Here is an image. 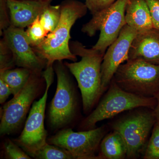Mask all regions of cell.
I'll use <instances>...</instances> for the list:
<instances>
[{
    "label": "cell",
    "mask_w": 159,
    "mask_h": 159,
    "mask_svg": "<svg viewBox=\"0 0 159 159\" xmlns=\"http://www.w3.org/2000/svg\"><path fill=\"white\" fill-rule=\"evenodd\" d=\"M125 17L126 25L138 32L153 28L150 11L145 0H128Z\"/></svg>",
    "instance_id": "9a60e30c"
},
{
    "label": "cell",
    "mask_w": 159,
    "mask_h": 159,
    "mask_svg": "<svg viewBox=\"0 0 159 159\" xmlns=\"http://www.w3.org/2000/svg\"><path fill=\"white\" fill-rule=\"evenodd\" d=\"M128 0H116L107 9L93 15L83 25L81 31L89 37L100 31L99 39L93 48L105 54L110 46L117 39L126 25L125 10Z\"/></svg>",
    "instance_id": "8992f818"
},
{
    "label": "cell",
    "mask_w": 159,
    "mask_h": 159,
    "mask_svg": "<svg viewBox=\"0 0 159 159\" xmlns=\"http://www.w3.org/2000/svg\"><path fill=\"white\" fill-rule=\"evenodd\" d=\"M11 25L7 0H0V34Z\"/></svg>",
    "instance_id": "d4e9b609"
},
{
    "label": "cell",
    "mask_w": 159,
    "mask_h": 159,
    "mask_svg": "<svg viewBox=\"0 0 159 159\" xmlns=\"http://www.w3.org/2000/svg\"><path fill=\"white\" fill-rule=\"evenodd\" d=\"M138 31L127 25L124 26L119 36L106 51L101 67L102 93L108 89L119 66L129 59V53Z\"/></svg>",
    "instance_id": "8fae6325"
},
{
    "label": "cell",
    "mask_w": 159,
    "mask_h": 159,
    "mask_svg": "<svg viewBox=\"0 0 159 159\" xmlns=\"http://www.w3.org/2000/svg\"><path fill=\"white\" fill-rule=\"evenodd\" d=\"M60 5L52 6L50 4L39 16L41 24L46 31L49 33L54 31L60 20Z\"/></svg>",
    "instance_id": "d6986e66"
},
{
    "label": "cell",
    "mask_w": 159,
    "mask_h": 159,
    "mask_svg": "<svg viewBox=\"0 0 159 159\" xmlns=\"http://www.w3.org/2000/svg\"><path fill=\"white\" fill-rule=\"evenodd\" d=\"M101 159H122L127 155V147L121 135L116 131L104 137L100 143Z\"/></svg>",
    "instance_id": "2e32d148"
},
{
    "label": "cell",
    "mask_w": 159,
    "mask_h": 159,
    "mask_svg": "<svg viewBox=\"0 0 159 159\" xmlns=\"http://www.w3.org/2000/svg\"><path fill=\"white\" fill-rule=\"evenodd\" d=\"M32 72L29 69L18 67L0 71V79L9 85L15 96L25 85Z\"/></svg>",
    "instance_id": "e0dca14e"
},
{
    "label": "cell",
    "mask_w": 159,
    "mask_h": 159,
    "mask_svg": "<svg viewBox=\"0 0 159 159\" xmlns=\"http://www.w3.org/2000/svg\"><path fill=\"white\" fill-rule=\"evenodd\" d=\"M42 72H32L23 89L3 106L0 124L1 136L14 133L22 126L31 105L44 85Z\"/></svg>",
    "instance_id": "5b68a950"
},
{
    "label": "cell",
    "mask_w": 159,
    "mask_h": 159,
    "mask_svg": "<svg viewBox=\"0 0 159 159\" xmlns=\"http://www.w3.org/2000/svg\"><path fill=\"white\" fill-rule=\"evenodd\" d=\"M116 0H86L85 5L92 15L107 9Z\"/></svg>",
    "instance_id": "cb8c5ba5"
},
{
    "label": "cell",
    "mask_w": 159,
    "mask_h": 159,
    "mask_svg": "<svg viewBox=\"0 0 159 159\" xmlns=\"http://www.w3.org/2000/svg\"><path fill=\"white\" fill-rule=\"evenodd\" d=\"M60 6V20L56 29L39 45L32 48L47 61V66H54V62L63 60L77 61V56L70 48V31L77 20L86 14L88 9L85 4L77 0H65Z\"/></svg>",
    "instance_id": "6da1fadb"
},
{
    "label": "cell",
    "mask_w": 159,
    "mask_h": 159,
    "mask_svg": "<svg viewBox=\"0 0 159 159\" xmlns=\"http://www.w3.org/2000/svg\"><path fill=\"white\" fill-rule=\"evenodd\" d=\"M12 94L11 89L9 85L0 79V103H5L9 96Z\"/></svg>",
    "instance_id": "4316f807"
},
{
    "label": "cell",
    "mask_w": 159,
    "mask_h": 159,
    "mask_svg": "<svg viewBox=\"0 0 159 159\" xmlns=\"http://www.w3.org/2000/svg\"><path fill=\"white\" fill-rule=\"evenodd\" d=\"M156 122L152 111H140L119 119L112 125L125 141L129 158H135L145 149L151 130Z\"/></svg>",
    "instance_id": "9c48e42d"
},
{
    "label": "cell",
    "mask_w": 159,
    "mask_h": 159,
    "mask_svg": "<svg viewBox=\"0 0 159 159\" xmlns=\"http://www.w3.org/2000/svg\"><path fill=\"white\" fill-rule=\"evenodd\" d=\"M73 54L81 57L79 61L64 64L75 77L82 96L85 113L92 109L103 94L101 86V67L104 54L95 49L87 48L78 41H71Z\"/></svg>",
    "instance_id": "7a4b0ae2"
},
{
    "label": "cell",
    "mask_w": 159,
    "mask_h": 159,
    "mask_svg": "<svg viewBox=\"0 0 159 159\" xmlns=\"http://www.w3.org/2000/svg\"><path fill=\"white\" fill-rule=\"evenodd\" d=\"M27 28L26 36L32 48L39 45L49 34L41 24L39 16Z\"/></svg>",
    "instance_id": "ffe728a7"
},
{
    "label": "cell",
    "mask_w": 159,
    "mask_h": 159,
    "mask_svg": "<svg viewBox=\"0 0 159 159\" xmlns=\"http://www.w3.org/2000/svg\"><path fill=\"white\" fill-rule=\"evenodd\" d=\"M112 80L130 93L154 97L159 93V65L141 59H129L119 66Z\"/></svg>",
    "instance_id": "277c9868"
},
{
    "label": "cell",
    "mask_w": 159,
    "mask_h": 159,
    "mask_svg": "<svg viewBox=\"0 0 159 159\" xmlns=\"http://www.w3.org/2000/svg\"><path fill=\"white\" fill-rule=\"evenodd\" d=\"M157 103L155 97H142L130 93L120 88L112 80L104 97L97 108L81 122L80 127L84 130L93 129L97 122L136 108L146 107L153 110Z\"/></svg>",
    "instance_id": "3957f363"
},
{
    "label": "cell",
    "mask_w": 159,
    "mask_h": 159,
    "mask_svg": "<svg viewBox=\"0 0 159 159\" xmlns=\"http://www.w3.org/2000/svg\"><path fill=\"white\" fill-rule=\"evenodd\" d=\"M148 5L153 28L159 30V0H145Z\"/></svg>",
    "instance_id": "484cf974"
},
{
    "label": "cell",
    "mask_w": 159,
    "mask_h": 159,
    "mask_svg": "<svg viewBox=\"0 0 159 159\" xmlns=\"http://www.w3.org/2000/svg\"><path fill=\"white\" fill-rule=\"evenodd\" d=\"M141 59L159 65V30L152 28L138 32L131 46L129 59Z\"/></svg>",
    "instance_id": "4fadbf2b"
},
{
    "label": "cell",
    "mask_w": 159,
    "mask_h": 159,
    "mask_svg": "<svg viewBox=\"0 0 159 159\" xmlns=\"http://www.w3.org/2000/svg\"><path fill=\"white\" fill-rule=\"evenodd\" d=\"M31 157L36 159H74L68 151L48 142Z\"/></svg>",
    "instance_id": "ac0fdd59"
},
{
    "label": "cell",
    "mask_w": 159,
    "mask_h": 159,
    "mask_svg": "<svg viewBox=\"0 0 159 159\" xmlns=\"http://www.w3.org/2000/svg\"><path fill=\"white\" fill-rule=\"evenodd\" d=\"M15 66L12 52L2 38L0 41V71L14 68Z\"/></svg>",
    "instance_id": "603a6c76"
},
{
    "label": "cell",
    "mask_w": 159,
    "mask_h": 159,
    "mask_svg": "<svg viewBox=\"0 0 159 159\" xmlns=\"http://www.w3.org/2000/svg\"><path fill=\"white\" fill-rule=\"evenodd\" d=\"M144 154V159H159V125L156 122Z\"/></svg>",
    "instance_id": "7402d4cb"
},
{
    "label": "cell",
    "mask_w": 159,
    "mask_h": 159,
    "mask_svg": "<svg viewBox=\"0 0 159 159\" xmlns=\"http://www.w3.org/2000/svg\"><path fill=\"white\" fill-rule=\"evenodd\" d=\"M29 1H41V2H52V0H29Z\"/></svg>",
    "instance_id": "f1b7e54d"
},
{
    "label": "cell",
    "mask_w": 159,
    "mask_h": 159,
    "mask_svg": "<svg viewBox=\"0 0 159 159\" xmlns=\"http://www.w3.org/2000/svg\"><path fill=\"white\" fill-rule=\"evenodd\" d=\"M11 25L24 29L39 16L51 2L7 0Z\"/></svg>",
    "instance_id": "5bb4252c"
},
{
    "label": "cell",
    "mask_w": 159,
    "mask_h": 159,
    "mask_svg": "<svg viewBox=\"0 0 159 159\" xmlns=\"http://www.w3.org/2000/svg\"><path fill=\"white\" fill-rule=\"evenodd\" d=\"M104 126L82 131L64 129L47 139V142L68 151L74 159H101L97 154L105 136Z\"/></svg>",
    "instance_id": "30bf717a"
},
{
    "label": "cell",
    "mask_w": 159,
    "mask_h": 159,
    "mask_svg": "<svg viewBox=\"0 0 159 159\" xmlns=\"http://www.w3.org/2000/svg\"><path fill=\"white\" fill-rule=\"evenodd\" d=\"M5 158L8 159H30L31 157L14 141L5 140L3 146Z\"/></svg>",
    "instance_id": "44dd1931"
},
{
    "label": "cell",
    "mask_w": 159,
    "mask_h": 159,
    "mask_svg": "<svg viewBox=\"0 0 159 159\" xmlns=\"http://www.w3.org/2000/svg\"><path fill=\"white\" fill-rule=\"evenodd\" d=\"M3 38L12 52L15 65L32 72H43L47 61L36 54L24 29L10 25L3 32Z\"/></svg>",
    "instance_id": "7c38bea8"
},
{
    "label": "cell",
    "mask_w": 159,
    "mask_h": 159,
    "mask_svg": "<svg viewBox=\"0 0 159 159\" xmlns=\"http://www.w3.org/2000/svg\"><path fill=\"white\" fill-rule=\"evenodd\" d=\"M57 78V85L49 112V123L52 130L64 128L76 116L77 102L74 84L67 68L61 61L54 66Z\"/></svg>",
    "instance_id": "52a82bcc"
},
{
    "label": "cell",
    "mask_w": 159,
    "mask_h": 159,
    "mask_svg": "<svg viewBox=\"0 0 159 159\" xmlns=\"http://www.w3.org/2000/svg\"><path fill=\"white\" fill-rule=\"evenodd\" d=\"M154 97L157 99V103L155 108L153 111L156 120V123L159 125V93Z\"/></svg>",
    "instance_id": "83f0119b"
},
{
    "label": "cell",
    "mask_w": 159,
    "mask_h": 159,
    "mask_svg": "<svg viewBox=\"0 0 159 159\" xmlns=\"http://www.w3.org/2000/svg\"><path fill=\"white\" fill-rule=\"evenodd\" d=\"M54 70L47 68L43 71V77L46 82L45 91L41 98L33 102L22 132L17 139L13 140L31 157L47 143L45 112L49 89L53 81Z\"/></svg>",
    "instance_id": "ba28073f"
}]
</instances>
